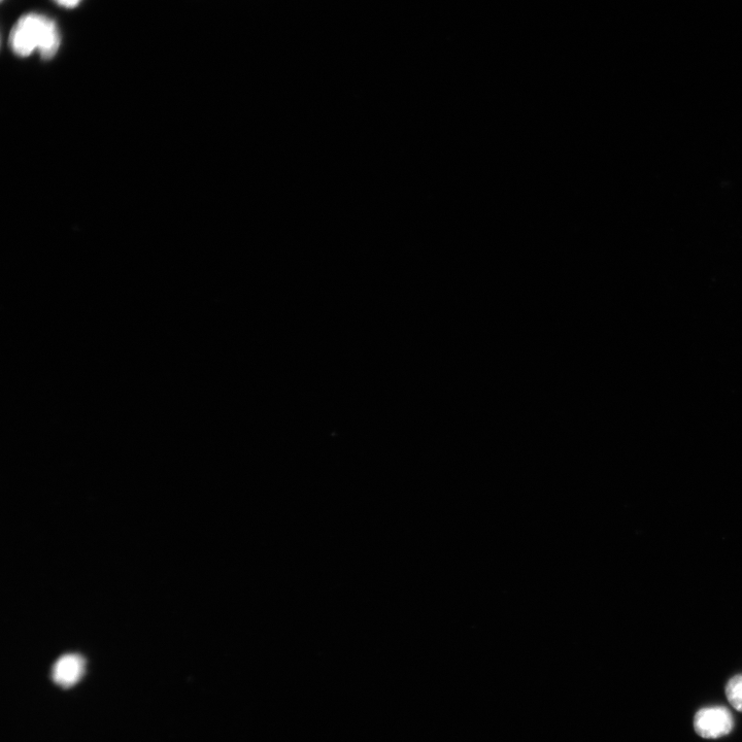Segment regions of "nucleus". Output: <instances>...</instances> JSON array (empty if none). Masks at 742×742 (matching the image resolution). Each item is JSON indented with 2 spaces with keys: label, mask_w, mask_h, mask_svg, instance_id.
Listing matches in <instances>:
<instances>
[{
  "label": "nucleus",
  "mask_w": 742,
  "mask_h": 742,
  "mask_svg": "<svg viewBox=\"0 0 742 742\" xmlns=\"http://www.w3.org/2000/svg\"><path fill=\"white\" fill-rule=\"evenodd\" d=\"M734 728V719L727 707L721 705L701 708L694 717V730L704 739H718Z\"/></svg>",
  "instance_id": "2"
},
{
  "label": "nucleus",
  "mask_w": 742,
  "mask_h": 742,
  "mask_svg": "<svg viewBox=\"0 0 742 742\" xmlns=\"http://www.w3.org/2000/svg\"><path fill=\"white\" fill-rule=\"evenodd\" d=\"M725 692L732 707L742 713V674H737L728 681Z\"/></svg>",
  "instance_id": "4"
},
{
  "label": "nucleus",
  "mask_w": 742,
  "mask_h": 742,
  "mask_svg": "<svg viewBox=\"0 0 742 742\" xmlns=\"http://www.w3.org/2000/svg\"><path fill=\"white\" fill-rule=\"evenodd\" d=\"M54 2L65 9H74L77 8L82 0H54Z\"/></svg>",
  "instance_id": "5"
},
{
  "label": "nucleus",
  "mask_w": 742,
  "mask_h": 742,
  "mask_svg": "<svg viewBox=\"0 0 742 742\" xmlns=\"http://www.w3.org/2000/svg\"><path fill=\"white\" fill-rule=\"evenodd\" d=\"M84 660L76 654H67L57 660L53 666V681L62 688L76 685L83 676Z\"/></svg>",
  "instance_id": "3"
},
{
  "label": "nucleus",
  "mask_w": 742,
  "mask_h": 742,
  "mask_svg": "<svg viewBox=\"0 0 742 742\" xmlns=\"http://www.w3.org/2000/svg\"><path fill=\"white\" fill-rule=\"evenodd\" d=\"M60 44L57 24L41 14L31 13L21 17L11 31V48L20 57H28L39 51L44 59H52Z\"/></svg>",
  "instance_id": "1"
}]
</instances>
